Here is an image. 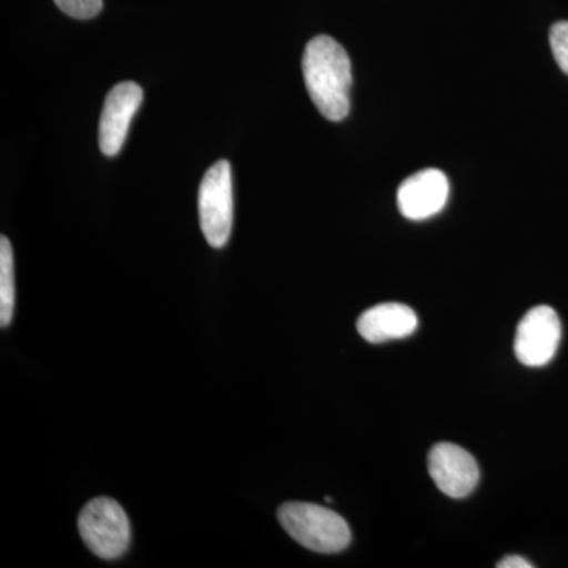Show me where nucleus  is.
I'll use <instances>...</instances> for the list:
<instances>
[{"label": "nucleus", "instance_id": "1", "mask_svg": "<svg viewBox=\"0 0 568 568\" xmlns=\"http://www.w3.org/2000/svg\"><path fill=\"white\" fill-rule=\"evenodd\" d=\"M302 71L317 111L328 121H343L349 114L353 88L351 59L345 48L332 37H315L306 44Z\"/></svg>", "mask_w": 568, "mask_h": 568}, {"label": "nucleus", "instance_id": "2", "mask_svg": "<svg viewBox=\"0 0 568 568\" xmlns=\"http://www.w3.org/2000/svg\"><path fill=\"white\" fill-rule=\"evenodd\" d=\"M278 519L297 544L312 551L334 555L351 544V529L345 518L316 504H284L278 508Z\"/></svg>", "mask_w": 568, "mask_h": 568}, {"label": "nucleus", "instance_id": "3", "mask_svg": "<svg viewBox=\"0 0 568 568\" xmlns=\"http://www.w3.org/2000/svg\"><path fill=\"white\" fill-rule=\"evenodd\" d=\"M78 528L85 547L102 559L121 558L132 540L129 517L111 497H97L82 508Z\"/></svg>", "mask_w": 568, "mask_h": 568}, {"label": "nucleus", "instance_id": "4", "mask_svg": "<svg viewBox=\"0 0 568 568\" xmlns=\"http://www.w3.org/2000/svg\"><path fill=\"white\" fill-rule=\"evenodd\" d=\"M197 209L205 241L213 248H223L230 241L234 220L233 170L226 160L212 164L204 174Z\"/></svg>", "mask_w": 568, "mask_h": 568}, {"label": "nucleus", "instance_id": "5", "mask_svg": "<svg viewBox=\"0 0 568 568\" xmlns=\"http://www.w3.org/2000/svg\"><path fill=\"white\" fill-rule=\"evenodd\" d=\"M562 338V325L551 306H534L518 324L515 354L523 365L530 368L545 366L552 361Z\"/></svg>", "mask_w": 568, "mask_h": 568}, {"label": "nucleus", "instance_id": "6", "mask_svg": "<svg viewBox=\"0 0 568 568\" xmlns=\"http://www.w3.org/2000/svg\"><path fill=\"white\" fill-rule=\"evenodd\" d=\"M142 100L144 92L133 81L121 82L108 93L99 123V145L104 155L114 156L122 151Z\"/></svg>", "mask_w": 568, "mask_h": 568}, {"label": "nucleus", "instance_id": "7", "mask_svg": "<svg viewBox=\"0 0 568 568\" xmlns=\"http://www.w3.org/2000/svg\"><path fill=\"white\" fill-rule=\"evenodd\" d=\"M428 470L436 487L448 497L463 499L476 489L480 470L476 458L455 444H437L428 455Z\"/></svg>", "mask_w": 568, "mask_h": 568}, {"label": "nucleus", "instance_id": "8", "mask_svg": "<svg viewBox=\"0 0 568 568\" xmlns=\"http://www.w3.org/2000/svg\"><path fill=\"white\" fill-rule=\"evenodd\" d=\"M450 194L447 175L436 168H426L409 175L398 186L396 201L402 215L413 222L432 219L446 207Z\"/></svg>", "mask_w": 568, "mask_h": 568}, {"label": "nucleus", "instance_id": "9", "mask_svg": "<svg viewBox=\"0 0 568 568\" xmlns=\"http://www.w3.org/2000/svg\"><path fill=\"white\" fill-rule=\"evenodd\" d=\"M418 320L413 308L403 304H381L358 317L357 331L373 345L406 338L417 331Z\"/></svg>", "mask_w": 568, "mask_h": 568}, {"label": "nucleus", "instance_id": "10", "mask_svg": "<svg viewBox=\"0 0 568 568\" xmlns=\"http://www.w3.org/2000/svg\"><path fill=\"white\" fill-rule=\"evenodd\" d=\"M13 250L6 235L0 237V325L7 327L14 312Z\"/></svg>", "mask_w": 568, "mask_h": 568}, {"label": "nucleus", "instance_id": "11", "mask_svg": "<svg viewBox=\"0 0 568 568\" xmlns=\"http://www.w3.org/2000/svg\"><path fill=\"white\" fill-rule=\"evenodd\" d=\"M54 3L74 20H92L103 9V0H54Z\"/></svg>", "mask_w": 568, "mask_h": 568}, {"label": "nucleus", "instance_id": "12", "mask_svg": "<svg viewBox=\"0 0 568 568\" xmlns=\"http://www.w3.org/2000/svg\"><path fill=\"white\" fill-rule=\"evenodd\" d=\"M549 44L556 62L568 74V21H559L549 31Z\"/></svg>", "mask_w": 568, "mask_h": 568}, {"label": "nucleus", "instance_id": "13", "mask_svg": "<svg viewBox=\"0 0 568 568\" xmlns=\"http://www.w3.org/2000/svg\"><path fill=\"white\" fill-rule=\"evenodd\" d=\"M499 568H532V564L528 559L521 558V556L510 555L506 556L497 562Z\"/></svg>", "mask_w": 568, "mask_h": 568}]
</instances>
